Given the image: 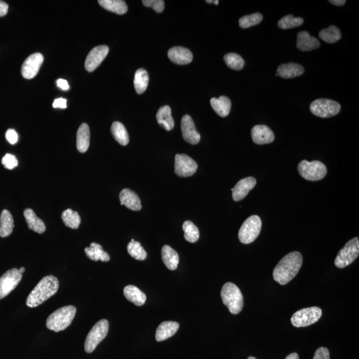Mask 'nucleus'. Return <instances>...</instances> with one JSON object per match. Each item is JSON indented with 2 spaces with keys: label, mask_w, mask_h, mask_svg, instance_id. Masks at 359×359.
I'll return each instance as SVG.
<instances>
[{
  "label": "nucleus",
  "mask_w": 359,
  "mask_h": 359,
  "mask_svg": "<svg viewBox=\"0 0 359 359\" xmlns=\"http://www.w3.org/2000/svg\"><path fill=\"white\" fill-rule=\"evenodd\" d=\"M303 264V257L298 251H293L280 260L275 266L273 277L278 284L285 286L299 273Z\"/></svg>",
  "instance_id": "f257e3e1"
},
{
  "label": "nucleus",
  "mask_w": 359,
  "mask_h": 359,
  "mask_svg": "<svg viewBox=\"0 0 359 359\" xmlns=\"http://www.w3.org/2000/svg\"><path fill=\"white\" fill-rule=\"evenodd\" d=\"M59 283L57 277L48 275L43 278L33 289L26 300L30 308L39 306L57 292Z\"/></svg>",
  "instance_id": "f03ea898"
},
{
  "label": "nucleus",
  "mask_w": 359,
  "mask_h": 359,
  "mask_svg": "<svg viewBox=\"0 0 359 359\" xmlns=\"http://www.w3.org/2000/svg\"><path fill=\"white\" fill-rule=\"evenodd\" d=\"M76 311L77 309L72 305L61 307L49 316L46 322L47 327L55 332L64 331L73 322Z\"/></svg>",
  "instance_id": "7ed1b4c3"
},
{
  "label": "nucleus",
  "mask_w": 359,
  "mask_h": 359,
  "mask_svg": "<svg viewBox=\"0 0 359 359\" xmlns=\"http://www.w3.org/2000/svg\"><path fill=\"white\" fill-rule=\"evenodd\" d=\"M221 297L224 304L233 315H237L242 311L244 307V296L239 287L228 282L222 287Z\"/></svg>",
  "instance_id": "20e7f679"
},
{
  "label": "nucleus",
  "mask_w": 359,
  "mask_h": 359,
  "mask_svg": "<svg viewBox=\"0 0 359 359\" xmlns=\"http://www.w3.org/2000/svg\"><path fill=\"white\" fill-rule=\"evenodd\" d=\"M262 226V220L258 215H253L249 217L240 229L238 232L240 241L244 244L252 243L259 236Z\"/></svg>",
  "instance_id": "39448f33"
},
{
  "label": "nucleus",
  "mask_w": 359,
  "mask_h": 359,
  "mask_svg": "<svg viewBox=\"0 0 359 359\" xmlns=\"http://www.w3.org/2000/svg\"><path fill=\"white\" fill-rule=\"evenodd\" d=\"M297 169L301 176L309 181H321L327 173L326 166L318 161H302L298 165Z\"/></svg>",
  "instance_id": "423d86ee"
},
{
  "label": "nucleus",
  "mask_w": 359,
  "mask_h": 359,
  "mask_svg": "<svg viewBox=\"0 0 359 359\" xmlns=\"http://www.w3.org/2000/svg\"><path fill=\"white\" fill-rule=\"evenodd\" d=\"M109 323L106 320H102L94 325L90 331L85 342V351L93 353L96 347L106 337L109 332Z\"/></svg>",
  "instance_id": "0eeeda50"
},
{
  "label": "nucleus",
  "mask_w": 359,
  "mask_h": 359,
  "mask_svg": "<svg viewBox=\"0 0 359 359\" xmlns=\"http://www.w3.org/2000/svg\"><path fill=\"white\" fill-rule=\"evenodd\" d=\"M359 254L358 237L348 242L344 248L341 249L335 260L336 267L340 269L346 268L358 257Z\"/></svg>",
  "instance_id": "6e6552de"
},
{
  "label": "nucleus",
  "mask_w": 359,
  "mask_h": 359,
  "mask_svg": "<svg viewBox=\"0 0 359 359\" xmlns=\"http://www.w3.org/2000/svg\"><path fill=\"white\" fill-rule=\"evenodd\" d=\"M340 103L328 98H318L310 105V111L314 115L321 118H330L336 115L341 111Z\"/></svg>",
  "instance_id": "1a4fd4ad"
},
{
  "label": "nucleus",
  "mask_w": 359,
  "mask_h": 359,
  "mask_svg": "<svg viewBox=\"0 0 359 359\" xmlns=\"http://www.w3.org/2000/svg\"><path fill=\"white\" fill-rule=\"evenodd\" d=\"M322 316V310L318 307H311L295 312L291 318L294 327H305L317 322Z\"/></svg>",
  "instance_id": "9d476101"
},
{
  "label": "nucleus",
  "mask_w": 359,
  "mask_h": 359,
  "mask_svg": "<svg viewBox=\"0 0 359 359\" xmlns=\"http://www.w3.org/2000/svg\"><path fill=\"white\" fill-rule=\"evenodd\" d=\"M22 279V273L19 269L13 268L6 271L0 277V300L8 295L19 284Z\"/></svg>",
  "instance_id": "9b49d317"
},
{
  "label": "nucleus",
  "mask_w": 359,
  "mask_h": 359,
  "mask_svg": "<svg viewBox=\"0 0 359 359\" xmlns=\"http://www.w3.org/2000/svg\"><path fill=\"white\" fill-rule=\"evenodd\" d=\"M196 162L185 154H178L175 156L174 171L180 177H189L196 173Z\"/></svg>",
  "instance_id": "f8f14e48"
},
{
  "label": "nucleus",
  "mask_w": 359,
  "mask_h": 359,
  "mask_svg": "<svg viewBox=\"0 0 359 359\" xmlns=\"http://www.w3.org/2000/svg\"><path fill=\"white\" fill-rule=\"evenodd\" d=\"M44 59V56L40 53H33L29 56L22 65V76L27 79L34 78L39 72Z\"/></svg>",
  "instance_id": "ddd939ff"
},
{
  "label": "nucleus",
  "mask_w": 359,
  "mask_h": 359,
  "mask_svg": "<svg viewBox=\"0 0 359 359\" xmlns=\"http://www.w3.org/2000/svg\"><path fill=\"white\" fill-rule=\"evenodd\" d=\"M109 51V48L106 46H99L92 49L85 60L86 70L89 72L95 71L106 58Z\"/></svg>",
  "instance_id": "4468645a"
},
{
  "label": "nucleus",
  "mask_w": 359,
  "mask_h": 359,
  "mask_svg": "<svg viewBox=\"0 0 359 359\" xmlns=\"http://www.w3.org/2000/svg\"><path fill=\"white\" fill-rule=\"evenodd\" d=\"M181 130L184 139L191 145H197L201 141V134L197 132L191 116L185 114L181 121Z\"/></svg>",
  "instance_id": "2eb2a0df"
},
{
  "label": "nucleus",
  "mask_w": 359,
  "mask_h": 359,
  "mask_svg": "<svg viewBox=\"0 0 359 359\" xmlns=\"http://www.w3.org/2000/svg\"><path fill=\"white\" fill-rule=\"evenodd\" d=\"M256 180L253 177L240 180L235 187L232 188V198L235 202H239L247 196L248 193L256 185Z\"/></svg>",
  "instance_id": "dca6fc26"
},
{
  "label": "nucleus",
  "mask_w": 359,
  "mask_h": 359,
  "mask_svg": "<svg viewBox=\"0 0 359 359\" xmlns=\"http://www.w3.org/2000/svg\"><path fill=\"white\" fill-rule=\"evenodd\" d=\"M251 137L253 143L262 145L273 142L275 135L268 126L255 125L251 129Z\"/></svg>",
  "instance_id": "f3484780"
},
{
  "label": "nucleus",
  "mask_w": 359,
  "mask_h": 359,
  "mask_svg": "<svg viewBox=\"0 0 359 359\" xmlns=\"http://www.w3.org/2000/svg\"><path fill=\"white\" fill-rule=\"evenodd\" d=\"M168 56L174 64L187 65L193 59V55L189 49L183 47H173L168 51Z\"/></svg>",
  "instance_id": "a211bd4d"
},
{
  "label": "nucleus",
  "mask_w": 359,
  "mask_h": 359,
  "mask_svg": "<svg viewBox=\"0 0 359 359\" xmlns=\"http://www.w3.org/2000/svg\"><path fill=\"white\" fill-rule=\"evenodd\" d=\"M119 199L121 205H125L130 210L139 211L142 208L140 197L135 192L128 188L120 192Z\"/></svg>",
  "instance_id": "6ab92c4d"
},
{
  "label": "nucleus",
  "mask_w": 359,
  "mask_h": 359,
  "mask_svg": "<svg viewBox=\"0 0 359 359\" xmlns=\"http://www.w3.org/2000/svg\"><path fill=\"white\" fill-rule=\"evenodd\" d=\"M320 47L317 38L312 37L306 31H300L297 34V48L302 51H311Z\"/></svg>",
  "instance_id": "aec40b11"
},
{
  "label": "nucleus",
  "mask_w": 359,
  "mask_h": 359,
  "mask_svg": "<svg viewBox=\"0 0 359 359\" xmlns=\"http://www.w3.org/2000/svg\"><path fill=\"white\" fill-rule=\"evenodd\" d=\"M304 67L295 63L280 65L278 67L276 76L284 78H293L302 75L304 73Z\"/></svg>",
  "instance_id": "412c9836"
},
{
  "label": "nucleus",
  "mask_w": 359,
  "mask_h": 359,
  "mask_svg": "<svg viewBox=\"0 0 359 359\" xmlns=\"http://www.w3.org/2000/svg\"><path fill=\"white\" fill-rule=\"evenodd\" d=\"M180 325L175 322H165L162 323L156 331V340L158 342L168 340L174 336L178 331Z\"/></svg>",
  "instance_id": "4be33fe9"
},
{
  "label": "nucleus",
  "mask_w": 359,
  "mask_h": 359,
  "mask_svg": "<svg viewBox=\"0 0 359 359\" xmlns=\"http://www.w3.org/2000/svg\"><path fill=\"white\" fill-rule=\"evenodd\" d=\"M171 114V109L168 105L161 107L156 114L157 122L167 131H171L174 127V121Z\"/></svg>",
  "instance_id": "5701e85b"
},
{
  "label": "nucleus",
  "mask_w": 359,
  "mask_h": 359,
  "mask_svg": "<svg viewBox=\"0 0 359 359\" xmlns=\"http://www.w3.org/2000/svg\"><path fill=\"white\" fill-rule=\"evenodd\" d=\"M210 105L215 113L222 117L227 116L230 114L231 107H232L230 98L226 96H221L217 98H211Z\"/></svg>",
  "instance_id": "b1692460"
},
{
  "label": "nucleus",
  "mask_w": 359,
  "mask_h": 359,
  "mask_svg": "<svg viewBox=\"0 0 359 359\" xmlns=\"http://www.w3.org/2000/svg\"><path fill=\"white\" fill-rule=\"evenodd\" d=\"M126 299L133 303L136 306H142L145 304L147 296L137 287L134 286H126L123 290Z\"/></svg>",
  "instance_id": "393cba45"
},
{
  "label": "nucleus",
  "mask_w": 359,
  "mask_h": 359,
  "mask_svg": "<svg viewBox=\"0 0 359 359\" xmlns=\"http://www.w3.org/2000/svg\"><path fill=\"white\" fill-rule=\"evenodd\" d=\"M162 259L164 264L170 270H175L178 267L179 263L178 253L169 246H164L162 249Z\"/></svg>",
  "instance_id": "a878e982"
},
{
  "label": "nucleus",
  "mask_w": 359,
  "mask_h": 359,
  "mask_svg": "<svg viewBox=\"0 0 359 359\" xmlns=\"http://www.w3.org/2000/svg\"><path fill=\"white\" fill-rule=\"evenodd\" d=\"M24 215L29 229L38 233H43L46 231L44 222L36 215L33 210L30 208L26 209L24 211Z\"/></svg>",
  "instance_id": "bb28decb"
},
{
  "label": "nucleus",
  "mask_w": 359,
  "mask_h": 359,
  "mask_svg": "<svg viewBox=\"0 0 359 359\" xmlns=\"http://www.w3.org/2000/svg\"><path fill=\"white\" fill-rule=\"evenodd\" d=\"M85 254L90 260L97 262L98 260L103 262H109V253L103 250V247L96 243H91L89 247L85 249Z\"/></svg>",
  "instance_id": "cd10ccee"
},
{
  "label": "nucleus",
  "mask_w": 359,
  "mask_h": 359,
  "mask_svg": "<svg viewBox=\"0 0 359 359\" xmlns=\"http://www.w3.org/2000/svg\"><path fill=\"white\" fill-rule=\"evenodd\" d=\"M90 144V129L88 125L83 123L78 128L77 133V148L80 152L88 150Z\"/></svg>",
  "instance_id": "c85d7f7f"
},
{
  "label": "nucleus",
  "mask_w": 359,
  "mask_h": 359,
  "mask_svg": "<svg viewBox=\"0 0 359 359\" xmlns=\"http://www.w3.org/2000/svg\"><path fill=\"white\" fill-rule=\"evenodd\" d=\"M14 227V221L12 215L8 210L2 211L0 216V236L6 237L12 233Z\"/></svg>",
  "instance_id": "c756f323"
},
{
  "label": "nucleus",
  "mask_w": 359,
  "mask_h": 359,
  "mask_svg": "<svg viewBox=\"0 0 359 359\" xmlns=\"http://www.w3.org/2000/svg\"><path fill=\"white\" fill-rule=\"evenodd\" d=\"M101 6L105 10L118 15L125 14L127 12L128 6L122 0H99L98 2Z\"/></svg>",
  "instance_id": "7c9ffc66"
},
{
  "label": "nucleus",
  "mask_w": 359,
  "mask_h": 359,
  "mask_svg": "<svg viewBox=\"0 0 359 359\" xmlns=\"http://www.w3.org/2000/svg\"><path fill=\"white\" fill-rule=\"evenodd\" d=\"M149 76L148 72L143 68L138 69L134 75V85L136 93L142 94L149 85Z\"/></svg>",
  "instance_id": "2f4dec72"
},
{
  "label": "nucleus",
  "mask_w": 359,
  "mask_h": 359,
  "mask_svg": "<svg viewBox=\"0 0 359 359\" xmlns=\"http://www.w3.org/2000/svg\"><path fill=\"white\" fill-rule=\"evenodd\" d=\"M113 137L120 145H127L129 143V136L124 125L120 122H114L111 128Z\"/></svg>",
  "instance_id": "473e14b6"
},
{
  "label": "nucleus",
  "mask_w": 359,
  "mask_h": 359,
  "mask_svg": "<svg viewBox=\"0 0 359 359\" xmlns=\"http://www.w3.org/2000/svg\"><path fill=\"white\" fill-rule=\"evenodd\" d=\"M318 35L321 39L328 44H334L341 38V31L335 26H331L321 31Z\"/></svg>",
  "instance_id": "72a5a7b5"
},
{
  "label": "nucleus",
  "mask_w": 359,
  "mask_h": 359,
  "mask_svg": "<svg viewBox=\"0 0 359 359\" xmlns=\"http://www.w3.org/2000/svg\"><path fill=\"white\" fill-rule=\"evenodd\" d=\"M62 218L67 227L71 229H78L79 227L81 217L77 212L67 209L62 213Z\"/></svg>",
  "instance_id": "f704fd0d"
},
{
  "label": "nucleus",
  "mask_w": 359,
  "mask_h": 359,
  "mask_svg": "<svg viewBox=\"0 0 359 359\" xmlns=\"http://www.w3.org/2000/svg\"><path fill=\"white\" fill-rule=\"evenodd\" d=\"M127 251L129 255L135 260L143 261L147 257V253L144 250L143 247L138 242L131 240L127 246Z\"/></svg>",
  "instance_id": "c9c22d12"
},
{
  "label": "nucleus",
  "mask_w": 359,
  "mask_h": 359,
  "mask_svg": "<svg viewBox=\"0 0 359 359\" xmlns=\"http://www.w3.org/2000/svg\"><path fill=\"white\" fill-rule=\"evenodd\" d=\"M183 229L185 232V237L186 241L190 243H195L200 237V232L198 228L194 225L192 222L186 221L183 224Z\"/></svg>",
  "instance_id": "e433bc0d"
},
{
  "label": "nucleus",
  "mask_w": 359,
  "mask_h": 359,
  "mask_svg": "<svg viewBox=\"0 0 359 359\" xmlns=\"http://www.w3.org/2000/svg\"><path fill=\"white\" fill-rule=\"evenodd\" d=\"M224 59L228 67L235 71L241 70L245 65L243 58L235 53L226 54L224 55Z\"/></svg>",
  "instance_id": "4c0bfd02"
},
{
  "label": "nucleus",
  "mask_w": 359,
  "mask_h": 359,
  "mask_svg": "<svg viewBox=\"0 0 359 359\" xmlns=\"http://www.w3.org/2000/svg\"><path fill=\"white\" fill-rule=\"evenodd\" d=\"M304 20L302 17H295L292 15H287L281 18L278 22V27L282 30H289L297 28L304 24Z\"/></svg>",
  "instance_id": "58836bf2"
},
{
  "label": "nucleus",
  "mask_w": 359,
  "mask_h": 359,
  "mask_svg": "<svg viewBox=\"0 0 359 359\" xmlns=\"http://www.w3.org/2000/svg\"><path fill=\"white\" fill-rule=\"evenodd\" d=\"M262 20H263V15L260 13H255L240 18L239 25L240 28L247 29L251 26H257L261 23Z\"/></svg>",
  "instance_id": "ea45409f"
},
{
  "label": "nucleus",
  "mask_w": 359,
  "mask_h": 359,
  "mask_svg": "<svg viewBox=\"0 0 359 359\" xmlns=\"http://www.w3.org/2000/svg\"><path fill=\"white\" fill-rule=\"evenodd\" d=\"M143 4L153 9L157 13H162L165 10V2L163 0H143Z\"/></svg>",
  "instance_id": "a19ab883"
},
{
  "label": "nucleus",
  "mask_w": 359,
  "mask_h": 359,
  "mask_svg": "<svg viewBox=\"0 0 359 359\" xmlns=\"http://www.w3.org/2000/svg\"><path fill=\"white\" fill-rule=\"evenodd\" d=\"M2 165L9 170H12L18 165L16 156L12 154H6L2 161Z\"/></svg>",
  "instance_id": "79ce46f5"
},
{
  "label": "nucleus",
  "mask_w": 359,
  "mask_h": 359,
  "mask_svg": "<svg viewBox=\"0 0 359 359\" xmlns=\"http://www.w3.org/2000/svg\"><path fill=\"white\" fill-rule=\"evenodd\" d=\"M313 359H330L329 350L325 347H320L315 351Z\"/></svg>",
  "instance_id": "37998d69"
},
{
  "label": "nucleus",
  "mask_w": 359,
  "mask_h": 359,
  "mask_svg": "<svg viewBox=\"0 0 359 359\" xmlns=\"http://www.w3.org/2000/svg\"><path fill=\"white\" fill-rule=\"evenodd\" d=\"M6 137L7 141L11 144V145H15L18 141V134L16 131L13 129H8L6 133Z\"/></svg>",
  "instance_id": "c03bdc74"
},
{
  "label": "nucleus",
  "mask_w": 359,
  "mask_h": 359,
  "mask_svg": "<svg viewBox=\"0 0 359 359\" xmlns=\"http://www.w3.org/2000/svg\"><path fill=\"white\" fill-rule=\"evenodd\" d=\"M54 108H62V109H66L67 108V100L66 98H59L54 101L53 103Z\"/></svg>",
  "instance_id": "a18cd8bd"
},
{
  "label": "nucleus",
  "mask_w": 359,
  "mask_h": 359,
  "mask_svg": "<svg viewBox=\"0 0 359 359\" xmlns=\"http://www.w3.org/2000/svg\"><path fill=\"white\" fill-rule=\"evenodd\" d=\"M9 6L6 2L0 1V17H3L8 13Z\"/></svg>",
  "instance_id": "49530a36"
},
{
  "label": "nucleus",
  "mask_w": 359,
  "mask_h": 359,
  "mask_svg": "<svg viewBox=\"0 0 359 359\" xmlns=\"http://www.w3.org/2000/svg\"><path fill=\"white\" fill-rule=\"evenodd\" d=\"M57 85L58 87L60 89L66 91L69 88L68 83H67L66 80L63 79V78H59L57 81Z\"/></svg>",
  "instance_id": "de8ad7c7"
},
{
  "label": "nucleus",
  "mask_w": 359,
  "mask_h": 359,
  "mask_svg": "<svg viewBox=\"0 0 359 359\" xmlns=\"http://www.w3.org/2000/svg\"><path fill=\"white\" fill-rule=\"evenodd\" d=\"M329 2L330 3L336 6H343L345 3H346V1H345V0H331V1H329Z\"/></svg>",
  "instance_id": "09e8293b"
},
{
  "label": "nucleus",
  "mask_w": 359,
  "mask_h": 359,
  "mask_svg": "<svg viewBox=\"0 0 359 359\" xmlns=\"http://www.w3.org/2000/svg\"><path fill=\"white\" fill-rule=\"evenodd\" d=\"M286 359H300V357L297 353H293L289 354V355L287 356Z\"/></svg>",
  "instance_id": "8fccbe9b"
},
{
  "label": "nucleus",
  "mask_w": 359,
  "mask_h": 359,
  "mask_svg": "<svg viewBox=\"0 0 359 359\" xmlns=\"http://www.w3.org/2000/svg\"><path fill=\"white\" fill-rule=\"evenodd\" d=\"M20 273H23L25 272V268H21L19 269Z\"/></svg>",
  "instance_id": "3c124183"
},
{
  "label": "nucleus",
  "mask_w": 359,
  "mask_h": 359,
  "mask_svg": "<svg viewBox=\"0 0 359 359\" xmlns=\"http://www.w3.org/2000/svg\"><path fill=\"white\" fill-rule=\"evenodd\" d=\"M206 2H207V3H208V4H214V1H212V0H211V1H209V0H207V1H206Z\"/></svg>",
  "instance_id": "603ef678"
},
{
  "label": "nucleus",
  "mask_w": 359,
  "mask_h": 359,
  "mask_svg": "<svg viewBox=\"0 0 359 359\" xmlns=\"http://www.w3.org/2000/svg\"><path fill=\"white\" fill-rule=\"evenodd\" d=\"M214 4H215V5H218L219 1H217V0H216V1H214Z\"/></svg>",
  "instance_id": "864d4df0"
},
{
  "label": "nucleus",
  "mask_w": 359,
  "mask_h": 359,
  "mask_svg": "<svg viewBox=\"0 0 359 359\" xmlns=\"http://www.w3.org/2000/svg\"><path fill=\"white\" fill-rule=\"evenodd\" d=\"M248 359H257L255 357H253V356H250V357H248Z\"/></svg>",
  "instance_id": "5fc2aeb1"
}]
</instances>
